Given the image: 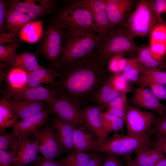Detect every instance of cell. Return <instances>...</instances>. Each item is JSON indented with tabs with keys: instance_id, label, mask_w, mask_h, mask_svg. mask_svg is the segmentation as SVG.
Here are the masks:
<instances>
[{
	"instance_id": "obj_1",
	"label": "cell",
	"mask_w": 166,
	"mask_h": 166,
	"mask_svg": "<svg viewBox=\"0 0 166 166\" xmlns=\"http://www.w3.org/2000/svg\"><path fill=\"white\" fill-rule=\"evenodd\" d=\"M110 60L96 49L54 69L58 73L57 79L45 86L54 89L59 97L68 98L79 105L81 103L95 100L107 80Z\"/></svg>"
},
{
	"instance_id": "obj_2",
	"label": "cell",
	"mask_w": 166,
	"mask_h": 166,
	"mask_svg": "<svg viewBox=\"0 0 166 166\" xmlns=\"http://www.w3.org/2000/svg\"><path fill=\"white\" fill-rule=\"evenodd\" d=\"M54 19L73 35L83 36L92 33L104 34L95 24L91 12L77 5L73 1H69L58 11Z\"/></svg>"
},
{
	"instance_id": "obj_3",
	"label": "cell",
	"mask_w": 166,
	"mask_h": 166,
	"mask_svg": "<svg viewBox=\"0 0 166 166\" xmlns=\"http://www.w3.org/2000/svg\"><path fill=\"white\" fill-rule=\"evenodd\" d=\"M68 34L65 28L54 18L43 32L36 53L45 59L50 68L60 67Z\"/></svg>"
},
{
	"instance_id": "obj_4",
	"label": "cell",
	"mask_w": 166,
	"mask_h": 166,
	"mask_svg": "<svg viewBox=\"0 0 166 166\" xmlns=\"http://www.w3.org/2000/svg\"><path fill=\"white\" fill-rule=\"evenodd\" d=\"M151 127L145 134L140 136L124 135L115 133L114 136L100 141L96 152L125 157L146 147H154L156 144L151 138L154 134Z\"/></svg>"
},
{
	"instance_id": "obj_5",
	"label": "cell",
	"mask_w": 166,
	"mask_h": 166,
	"mask_svg": "<svg viewBox=\"0 0 166 166\" xmlns=\"http://www.w3.org/2000/svg\"><path fill=\"white\" fill-rule=\"evenodd\" d=\"M161 24H166L156 14L149 0H140L126 21L120 25L134 39L138 36H149L154 29Z\"/></svg>"
},
{
	"instance_id": "obj_6",
	"label": "cell",
	"mask_w": 166,
	"mask_h": 166,
	"mask_svg": "<svg viewBox=\"0 0 166 166\" xmlns=\"http://www.w3.org/2000/svg\"><path fill=\"white\" fill-rule=\"evenodd\" d=\"M106 36L103 34L95 33L83 36H75L68 34L60 66L84 57L97 49Z\"/></svg>"
},
{
	"instance_id": "obj_7",
	"label": "cell",
	"mask_w": 166,
	"mask_h": 166,
	"mask_svg": "<svg viewBox=\"0 0 166 166\" xmlns=\"http://www.w3.org/2000/svg\"><path fill=\"white\" fill-rule=\"evenodd\" d=\"M140 48L128 35L123 26L119 25L104 38L97 49L110 59L114 56H122L127 53L139 51Z\"/></svg>"
},
{
	"instance_id": "obj_8",
	"label": "cell",
	"mask_w": 166,
	"mask_h": 166,
	"mask_svg": "<svg viewBox=\"0 0 166 166\" xmlns=\"http://www.w3.org/2000/svg\"><path fill=\"white\" fill-rule=\"evenodd\" d=\"M7 8L26 14L33 22L39 20L45 15L57 11V1L54 0H17L6 1Z\"/></svg>"
},
{
	"instance_id": "obj_9",
	"label": "cell",
	"mask_w": 166,
	"mask_h": 166,
	"mask_svg": "<svg viewBox=\"0 0 166 166\" xmlns=\"http://www.w3.org/2000/svg\"><path fill=\"white\" fill-rule=\"evenodd\" d=\"M155 117L153 112L128 106L124 119L128 135L140 136L145 134L152 126Z\"/></svg>"
},
{
	"instance_id": "obj_10",
	"label": "cell",
	"mask_w": 166,
	"mask_h": 166,
	"mask_svg": "<svg viewBox=\"0 0 166 166\" xmlns=\"http://www.w3.org/2000/svg\"><path fill=\"white\" fill-rule=\"evenodd\" d=\"M39 151L45 158L53 160L60 156L63 149L55 129L45 125L34 134Z\"/></svg>"
},
{
	"instance_id": "obj_11",
	"label": "cell",
	"mask_w": 166,
	"mask_h": 166,
	"mask_svg": "<svg viewBox=\"0 0 166 166\" xmlns=\"http://www.w3.org/2000/svg\"><path fill=\"white\" fill-rule=\"evenodd\" d=\"M49 109L58 117L77 127L84 126L81 116L80 105L68 98L59 96L48 103Z\"/></svg>"
},
{
	"instance_id": "obj_12",
	"label": "cell",
	"mask_w": 166,
	"mask_h": 166,
	"mask_svg": "<svg viewBox=\"0 0 166 166\" xmlns=\"http://www.w3.org/2000/svg\"><path fill=\"white\" fill-rule=\"evenodd\" d=\"M4 97L18 99L38 101L48 103L58 97L59 95L53 89L43 86L30 87L26 85L15 89L6 90Z\"/></svg>"
},
{
	"instance_id": "obj_13",
	"label": "cell",
	"mask_w": 166,
	"mask_h": 166,
	"mask_svg": "<svg viewBox=\"0 0 166 166\" xmlns=\"http://www.w3.org/2000/svg\"><path fill=\"white\" fill-rule=\"evenodd\" d=\"M139 1L135 0H106V14L113 29L116 26L124 23L135 9Z\"/></svg>"
},
{
	"instance_id": "obj_14",
	"label": "cell",
	"mask_w": 166,
	"mask_h": 166,
	"mask_svg": "<svg viewBox=\"0 0 166 166\" xmlns=\"http://www.w3.org/2000/svg\"><path fill=\"white\" fill-rule=\"evenodd\" d=\"M50 114L49 109H44L29 118L18 121L12 128V134L18 139L28 137L46 124Z\"/></svg>"
},
{
	"instance_id": "obj_15",
	"label": "cell",
	"mask_w": 166,
	"mask_h": 166,
	"mask_svg": "<svg viewBox=\"0 0 166 166\" xmlns=\"http://www.w3.org/2000/svg\"><path fill=\"white\" fill-rule=\"evenodd\" d=\"M159 101L149 89L140 86L135 90L128 100L131 106L140 109L150 110L158 115L166 111L165 107Z\"/></svg>"
},
{
	"instance_id": "obj_16",
	"label": "cell",
	"mask_w": 166,
	"mask_h": 166,
	"mask_svg": "<svg viewBox=\"0 0 166 166\" xmlns=\"http://www.w3.org/2000/svg\"><path fill=\"white\" fill-rule=\"evenodd\" d=\"M74 2L91 12L97 26L106 36L113 29L106 15V0H78Z\"/></svg>"
},
{
	"instance_id": "obj_17",
	"label": "cell",
	"mask_w": 166,
	"mask_h": 166,
	"mask_svg": "<svg viewBox=\"0 0 166 166\" xmlns=\"http://www.w3.org/2000/svg\"><path fill=\"white\" fill-rule=\"evenodd\" d=\"M15 148L9 151L13 159L14 166H26L37 158L39 151L37 141L28 137L18 139Z\"/></svg>"
},
{
	"instance_id": "obj_18",
	"label": "cell",
	"mask_w": 166,
	"mask_h": 166,
	"mask_svg": "<svg viewBox=\"0 0 166 166\" xmlns=\"http://www.w3.org/2000/svg\"><path fill=\"white\" fill-rule=\"evenodd\" d=\"M102 106H87L81 109V116L84 126L103 141L108 135L104 130L101 119Z\"/></svg>"
},
{
	"instance_id": "obj_19",
	"label": "cell",
	"mask_w": 166,
	"mask_h": 166,
	"mask_svg": "<svg viewBox=\"0 0 166 166\" xmlns=\"http://www.w3.org/2000/svg\"><path fill=\"white\" fill-rule=\"evenodd\" d=\"M51 124L52 126L56 131L63 151L69 154L74 149L73 133L75 128L77 127L58 117L53 118Z\"/></svg>"
},
{
	"instance_id": "obj_20",
	"label": "cell",
	"mask_w": 166,
	"mask_h": 166,
	"mask_svg": "<svg viewBox=\"0 0 166 166\" xmlns=\"http://www.w3.org/2000/svg\"><path fill=\"white\" fill-rule=\"evenodd\" d=\"M74 149L83 152L96 151L99 140L92 132L84 126L75 128L73 133Z\"/></svg>"
},
{
	"instance_id": "obj_21",
	"label": "cell",
	"mask_w": 166,
	"mask_h": 166,
	"mask_svg": "<svg viewBox=\"0 0 166 166\" xmlns=\"http://www.w3.org/2000/svg\"><path fill=\"white\" fill-rule=\"evenodd\" d=\"M8 98L18 118L22 120L29 118L45 109L46 103H47L41 101L22 100L13 97Z\"/></svg>"
},
{
	"instance_id": "obj_22",
	"label": "cell",
	"mask_w": 166,
	"mask_h": 166,
	"mask_svg": "<svg viewBox=\"0 0 166 166\" xmlns=\"http://www.w3.org/2000/svg\"><path fill=\"white\" fill-rule=\"evenodd\" d=\"M1 62L10 69L16 68L28 71H33L45 68L38 62L36 54L28 51L18 53L9 61Z\"/></svg>"
},
{
	"instance_id": "obj_23",
	"label": "cell",
	"mask_w": 166,
	"mask_h": 166,
	"mask_svg": "<svg viewBox=\"0 0 166 166\" xmlns=\"http://www.w3.org/2000/svg\"><path fill=\"white\" fill-rule=\"evenodd\" d=\"M24 70L26 74V85L30 87L53 84L58 75L57 71L54 69L44 68L33 71Z\"/></svg>"
},
{
	"instance_id": "obj_24",
	"label": "cell",
	"mask_w": 166,
	"mask_h": 166,
	"mask_svg": "<svg viewBox=\"0 0 166 166\" xmlns=\"http://www.w3.org/2000/svg\"><path fill=\"white\" fill-rule=\"evenodd\" d=\"M136 153L134 160L140 166H155L166 157L161 149L156 146L143 148Z\"/></svg>"
},
{
	"instance_id": "obj_25",
	"label": "cell",
	"mask_w": 166,
	"mask_h": 166,
	"mask_svg": "<svg viewBox=\"0 0 166 166\" xmlns=\"http://www.w3.org/2000/svg\"><path fill=\"white\" fill-rule=\"evenodd\" d=\"M6 26L8 33L19 35L20 31L27 24L33 22L26 14L7 8Z\"/></svg>"
},
{
	"instance_id": "obj_26",
	"label": "cell",
	"mask_w": 166,
	"mask_h": 166,
	"mask_svg": "<svg viewBox=\"0 0 166 166\" xmlns=\"http://www.w3.org/2000/svg\"><path fill=\"white\" fill-rule=\"evenodd\" d=\"M18 121L9 98L4 97L0 100V130L13 128Z\"/></svg>"
},
{
	"instance_id": "obj_27",
	"label": "cell",
	"mask_w": 166,
	"mask_h": 166,
	"mask_svg": "<svg viewBox=\"0 0 166 166\" xmlns=\"http://www.w3.org/2000/svg\"><path fill=\"white\" fill-rule=\"evenodd\" d=\"M140 87L148 88L152 84L166 85V72L158 69H144L141 72L137 81Z\"/></svg>"
},
{
	"instance_id": "obj_28",
	"label": "cell",
	"mask_w": 166,
	"mask_h": 166,
	"mask_svg": "<svg viewBox=\"0 0 166 166\" xmlns=\"http://www.w3.org/2000/svg\"><path fill=\"white\" fill-rule=\"evenodd\" d=\"M103 128L108 135L112 132H116L122 130L124 120L106 110L101 114Z\"/></svg>"
},
{
	"instance_id": "obj_29",
	"label": "cell",
	"mask_w": 166,
	"mask_h": 166,
	"mask_svg": "<svg viewBox=\"0 0 166 166\" xmlns=\"http://www.w3.org/2000/svg\"><path fill=\"white\" fill-rule=\"evenodd\" d=\"M90 156V154L74 149L66 157L57 162L61 166H87Z\"/></svg>"
},
{
	"instance_id": "obj_30",
	"label": "cell",
	"mask_w": 166,
	"mask_h": 166,
	"mask_svg": "<svg viewBox=\"0 0 166 166\" xmlns=\"http://www.w3.org/2000/svg\"><path fill=\"white\" fill-rule=\"evenodd\" d=\"M121 93L112 86L108 79L97 94L95 100L107 106Z\"/></svg>"
},
{
	"instance_id": "obj_31",
	"label": "cell",
	"mask_w": 166,
	"mask_h": 166,
	"mask_svg": "<svg viewBox=\"0 0 166 166\" xmlns=\"http://www.w3.org/2000/svg\"><path fill=\"white\" fill-rule=\"evenodd\" d=\"M137 58L144 69H157L160 63L153 57L149 46L147 45L140 47Z\"/></svg>"
},
{
	"instance_id": "obj_32",
	"label": "cell",
	"mask_w": 166,
	"mask_h": 166,
	"mask_svg": "<svg viewBox=\"0 0 166 166\" xmlns=\"http://www.w3.org/2000/svg\"><path fill=\"white\" fill-rule=\"evenodd\" d=\"M142 69L137 58H130L127 59L122 74L128 81H137Z\"/></svg>"
},
{
	"instance_id": "obj_33",
	"label": "cell",
	"mask_w": 166,
	"mask_h": 166,
	"mask_svg": "<svg viewBox=\"0 0 166 166\" xmlns=\"http://www.w3.org/2000/svg\"><path fill=\"white\" fill-rule=\"evenodd\" d=\"M41 21L31 22L25 25L21 30L19 35L32 32L26 41L35 42L40 39L42 37V23Z\"/></svg>"
},
{
	"instance_id": "obj_34",
	"label": "cell",
	"mask_w": 166,
	"mask_h": 166,
	"mask_svg": "<svg viewBox=\"0 0 166 166\" xmlns=\"http://www.w3.org/2000/svg\"><path fill=\"white\" fill-rule=\"evenodd\" d=\"M21 41L20 39L5 45H0V62L9 61L18 53L17 51L21 46Z\"/></svg>"
},
{
	"instance_id": "obj_35",
	"label": "cell",
	"mask_w": 166,
	"mask_h": 166,
	"mask_svg": "<svg viewBox=\"0 0 166 166\" xmlns=\"http://www.w3.org/2000/svg\"><path fill=\"white\" fill-rule=\"evenodd\" d=\"M19 140L5 130H0V150L7 151L14 149L18 144Z\"/></svg>"
},
{
	"instance_id": "obj_36",
	"label": "cell",
	"mask_w": 166,
	"mask_h": 166,
	"mask_svg": "<svg viewBox=\"0 0 166 166\" xmlns=\"http://www.w3.org/2000/svg\"><path fill=\"white\" fill-rule=\"evenodd\" d=\"M150 44H166V24H161L156 26L149 36Z\"/></svg>"
},
{
	"instance_id": "obj_37",
	"label": "cell",
	"mask_w": 166,
	"mask_h": 166,
	"mask_svg": "<svg viewBox=\"0 0 166 166\" xmlns=\"http://www.w3.org/2000/svg\"><path fill=\"white\" fill-rule=\"evenodd\" d=\"M152 128L156 136H166V111L155 117Z\"/></svg>"
},
{
	"instance_id": "obj_38",
	"label": "cell",
	"mask_w": 166,
	"mask_h": 166,
	"mask_svg": "<svg viewBox=\"0 0 166 166\" xmlns=\"http://www.w3.org/2000/svg\"><path fill=\"white\" fill-rule=\"evenodd\" d=\"M109 80L112 86L119 92H128L129 90L128 81L123 74H116Z\"/></svg>"
},
{
	"instance_id": "obj_39",
	"label": "cell",
	"mask_w": 166,
	"mask_h": 166,
	"mask_svg": "<svg viewBox=\"0 0 166 166\" xmlns=\"http://www.w3.org/2000/svg\"><path fill=\"white\" fill-rule=\"evenodd\" d=\"M149 47L153 57L160 62L166 53V44L152 43L150 44Z\"/></svg>"
},
{
	"instance_id": "obj_40",
	"label": "cell",
	"mask_w": 166,
	"mask_h": 166,
	"mask_svg": "<svg viewBox=\"0 0 166 166\" xmlns=\"http://www.w3.org/2000/svg\"><path fill=\"white\" fill-rule=\"evenodd\" d=\"M127 92L121 93L115 99L110 103L107 106L109 108H127L128 99L127 97Z\"/></svg>"
},
{
	"instance_id": "obj_41",
	"label": "cell",
	"mask_w": 166,
	"mask_h": 166,
	"mask_svg": "<svg viewBox=\"0 0 166 166\" xmlns=\"http://www.w3.org/2000/svg\"><path fill=\"white\" fill-rule=\"evenodd\" d=\"M149 88L153 95L159 100H166V87L165 85L158 84L149 85Z\"/></svg>"
},
{
	"instance_id": "obj_42",
	"label": "cell",
	"mask_w": 166,
	"mask_h": 166,
	"mask_svg": "<svg viewBox=\"0 0 166 166\" xmlns=\"http://www.w3.org/2000/svg\"><path fill=\"white\" fill-rule=\"evenodd\" d=\"M102 166H125V164L119 156L106 153Z\"/></svg>"
},
{
	"instance_id": "obj_43",
	"label": "cell",
	"mask_w": 166,
	"mask_h": 166,
	"mask_svg": "<svg viewBox=\"0 0 166 166\" xmlns=\"http://www.w3.org/2000/svg\"><path fill=\"white\" fill-rule=\"evenodd\" d=\"M6 1L0 0V34L6 33Z\"/></svg>"
},
{
	"instance_id": "obj_44",
	"label": "cell",
	"mask_w": 166,
	"mask_h": 166,
	"mask_svg": "<svg viewBox=\"0 0 166 166\" xmlns=\"http://www.w3.org/2000/svg\"><path fill=\"white\" fill-rule=\"evenodd\" d=\"M0 166H14L10 152L0 150Z\"/></svg>"
},
{
	"instance_id": "obj_45",
	"label": "cell",
	"mask_w": 166,
	"mask_h": 166,
	"mask_svg": "<svg viewBox=\"0 0 166 166\" xmlns=\"http://www.w3.org/2000/svg\"><path fill=\"white\" fill-rule=\"evenodd\" d=\"M149 1L156 14L161 18V14L163 12H166L165 0H152Z\"/></svg>"
},
{
	"instance_id": "obj_46",
	"label": "cell",
	"mask_w": 166,
	"mask_h": 166,
	"mask_svg": "<svg viewBox=\"0 0 166 166\" xmlns=\"http://www.w3.org/2000/svg\"><path fill=\"white\" fill-rule=\"evenodd\" d=\"M90 154V158L87 166H102L104 156L102 152Z\"/></svg>"
},
{
	"instance_id": "obj_47",
	"label": "cell",
	"mask_w": 166,
	"mask_h": 166,
	"mask_svg": "<svg viewBox=\"0 0 166 166\" xmlns=\"http://www.w3.org/2000/svg\"><path fill=\"white\" fill-rule=\"evenodd\" d=\"M33 164L34 166H61L57 162L40 155L38 156Z\"/></svg>"
},
{
	"instance_id": "obj_48",
	"label": "cell",
	"mask_w": 166,
	"mask_h": 166,
	"mask_svg": "<svg viewBox=\"0 0 166 166\" xmlns=\"http://www.w3.org/2000/svg\"><path fill=\"white\" fill-rule=\"evenodd\" d=\"M21 39L19 35L5 33L0 34V45L13 42Z\"/></svg>"
},
{
	"instance_id": "obj_49",
	"label": "cell",
	"mask_w": 166,
	"mask_h": 166,
	"mask_svg": "<svg viewBox=\"0 0 166 166\" xmlns=\"http://www.w3.org/2000/svg\"><path fill=\"white\" fill-rule=\"evenodd\" d=\"M122 56L115 55L112 57L110 60L109 65V71L116 74L120 73L119 70V61Z\"/></svg>"
},
{
	"instance_id": "obj_50",
	"label": "cell",
	"mask_w": 166,
	"mask_h": 166,
	"mask_svg": "<svg viewBox=\"0 0 166 166\" xmlns=\"http://www.w3.org/2000/svg\"><path fill=\"white\" fill-rule=\"evenodd\" d=\"M155 143L166 157V136H156Z\"/></svg>"
},
{
	"instance_id": "obj_51",
	"label": "cell",
	"mask_w": 166,
	"mask_h": 166,
	"mask_svg": "<svg viewBox=\"0 0 166 166\" xmlns=\"http://www.w3.org/2000/svg\"><path fill=\"white\" fill-rule=\"evenodd\" d=\"M127 108H107V111L112 114L124 120Z\"/></svg>"
},
{
	"instance_id": "obj_52",
	"label": "cell",
	"mask_w": 166,
	"mask_h": 166,
	"mask_svg": "<svg viewBox=\"0 0 166 166\" xmlns=\"http://www.w3.org/2000/svg\"><path fill=\"white\" fill-rule=\"evenodd\" d=\"M125 166H140L132 159L130 156L124 157Z\"/></svg>"
},
{
	"instance_id": "obj_53",
	"label": "cell",
	"mask_w": 166,
	"mask_h": 166,
	"mask_svg": "<svg viewBox=\"0 0 166 166\" xmlns=\"http://www.w3.org/2000/svg\"><path fill=\"white\" fill-rule=\"evenodd\" d=\"M127 59L123 57H121L119 61V70L120 72H123L125 67L127 63Z\"/></svg>"
},
{
	"instance_id": "obj_54",
	"label": "cell",
	"mask_w": 166,
	"mask_h": 166,
	"mask_svg": "<svg viewBox=\"0 0 166 166\" xmlns=\"http://www.w3.org/2000/svg\"><path fill=\"white\" fill-rule=\"evenodd\" d=\"M155 166H166V157L160 161Z\"/></svg>"
},
{
	"instance_id": "obj_55",
	"label": "cell",
	"mask_w": 166,
	"mask_h": 166,
	"mask_svg": "<svg viewBox=\"0 0 166 166\" xmlns=\"http://www.w3.org/2000/svg\"><path fill=\"white\" fill-rule=\"evenodd\" d=\"M165 3L166 5V0H165Z\"/></svg>"
},
{
	"instance_id": "obj_56",
	"label": "cell",
	"mask_w": 166,
	"mask_h": 166,
	"mask_svg": "<svg viewBox=\"0 0 166 166\" xmlns=\"http://www.w3.org/2000/svg\"></svg>"
},
{
	"instance_id": "obj_57",
	"label": "cell",
	"mask_w": 166,
	"mask_h": 166,
	"mask_svg": "<svg viewBox=\"0 0 166 166\" xmlns=\"http://www.w3.org/2000/svg\"></svg>"
}]
</instances>
